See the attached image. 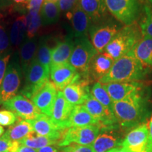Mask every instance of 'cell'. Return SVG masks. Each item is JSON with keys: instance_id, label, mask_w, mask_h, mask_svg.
I'll return each instance as SVG.
<instances>
[{"instance_id": "obj_1", "label": "cell", "mask_w": 152, "mask_h": 152, "mask_svg": "<svg viewBox=\"0 0 152 152\" xmlns=\"http://www.w3.org/2000/svg\"><path fill=\"white\" fill-rule=\"evenodd\" d=\"M150 112L149 96L144 87L125 99L113 102V113L123 129H132L145 123Z\"/></svg>"}, {"instance_id": "obj_2", "label": "cell", "mask_w": 152, "mask_h": 152, "mask_svg": "<svg viewBox=\"0 0 152 152\" xmlns=\"http://www.w3.org/2000/svg\"><path fill=\"white\" fill-rule=\"evenodd\" d=\"M151 70L128 54L115 60L110 71L97 82L100 84L137 82L146 78Z\"/></svg>"}, {"instance_id": "obj_3", "label": "cell", "mask_w": 152, "mask_h": 152, "mask_svg": "<svg viewBox=\"0 0 152 152\" xmlns=\"http://www.w3.org/2000/svg\"><path fill=\"white\" fill-rule=\"evenodd\" d=\"M142 38L141 29L135 23L125 26L105 47V53L114 61L130 53Z\"/></svg>"}, {"instance_id": "obj_4", "label": "cell", "mask_w": 152, "mask_h": 152, "mask_svg": "<svg viewBox=\"0 0 152 152\" xmlns=\"http://www.w3.org/2000/svg\"><path fill=\"white\" fill-rule=\"evenodd\" d=\"M98 54L87 37L75 38L74 47L68 63L83 76L90 80L89 69L92 58Z\"/></svg>"}, {"instance_id": "obj_5", "label": "cell", "mask_w": 152, "mask_h": 152, "mask_svg": "<svg viewBox=\"0 0 152 152\" xmlns=\"http://www.w3.org/2000/svg\"><path fill=\"white\" fill-rule=\"evenodd\" d=\"M25 83L20 93L25 97L31 99L49 81L50 70L35 58L25 73Z\"/></svg>"}, {"instance_id": "obj_6", "label": "cell", "mask_w": 152, "mask_h": 152, "mask_svg": "<svg viewBox=\"0 0 152 152\" xmlns=\"http://www.w3.org/2000/svg\"><path fill=\"white\" fill-rule=\"evenodd\" d=\"M21 66L16 55L7 66L4 79L0 85V105L16 96L23 78Z\"/></svg>"}, {"instance_id": "obj_7", "label": "cell", "mask_w": 152, "mask_h": 152, "mask_svg": "<svg viewBox=\"0 0 152 152\" xmlns=\"http://www.w3.org/2000/svg\"><path fill=\"white\" fill-rule=\"evenodd\" d=\"M106 9L125 26L134 23L140 13L138 0H104Z\"/></svg>"}, {"instance_id": "obj_8", "label": "cell", "mask_w": 152, "mask_h": 152, "mask_svg": "<svg viewBox=\"0 0 152 152\" xmlns=\"http://www.w3.org/2000/svg\"><path fill=\"white\" fill-rule=\"evenodd\" d=\"M101 130L99 125H91L83 127H71L66 129L58 142V147H64L71 144L90 146Z\"/></svg>"}, {"instance_id": "obj_9", "label": "cell", "mask_w": 152, "mask_h": 152, "mask_svg": "<svg viewBox=\"0 0 152 152\" xmlns=\"http://www.w3.org/2000/svg\"><path fill=\"white\" fill-rule=\"evenodd\" d=\"M83 106L99 123L101 129L118 128V122L113 112L99 103L91 94Z\"/></svg>"}, {"instance_id": "obj_10", "label": "cell", "mask_w": 152, "mask_h": 152, "mask_svg": "<svg viewBox=\"0 0 152 152\" xmlns=\"http://www.w3.org/2000/svg\"><path fill=\"white\" fill-rule=\"evenodd\" d=\"M2 107L12 111L17 117L27 121L37 118L42 113L32 101L20 94L16 95L4 102Z\"/></svg>"}, {"instance_id": "obj_11", "label": "cell", "mask_w": 152, "mask_h": 152, "mask_svg": "<svg viewBox=\"0 0 152 152\" xmlns=\"http://www.w3.org/2000/svg\"><path fill=\"white\" fill-rule=\"evenodd\" d=\"M121 30L116 24L106 23L91 26L90 31L91 42L98 53H103L118 32Z\"/></svg>"}, {"instance_id": "obj_12", "label": "cell", "mask_w": 152, "mask_h": 152, "mask_svg": "<svg viewBox=\"0 0 152 152\" xmlns=\"http://www.w3.org/2000/svg\"><path fill=\"white\" fill-rule=\"evenodd\" d=\"M149 136V125L144 123L132 128L124 137L121 147L130 152H145Z\"/></svg>"}, {"instance_id": "obj_13", "label": "cell", "mask_w": 152, "mask_h": 152, "mask_svg": "<svg viewBox=\"0 0 152 152\" xmlns=\"http://www.w3.org/2000/svg\"><path fill=\"white\" fill-rule=\"evenodd\" d=\"M118 128H102L91 147L94 152H108L121 147L124 138L117 132Z\"/></svg>"}, {"instance_id": "obj_14", "label": "cell", "mask_w": 152, "mask_h": 152, "mask_svg": "<svg viewBox=\"0 0 152 152\" xmlns=\"http://www.w3.org/2000/svg\"><path fill=\"white\" fill-rule=\"evenodd\" d=\"M90 81L82 76L71 83L63 90L64 97L72 105H83L91 94L89 87Z\"/></svg>"}, {"instance_id": "obj_15", "label": "cell", "mask_w": 152, "mask_h": 152, "mask_svg": "<svg viewBox=\"0 0 152 152\" xmlns=\"http://www.w3.org/2000/svg\"><path fill=\"white\" fill-rule=\"evenodd\" d=\"M80 77V74L68 62L50 68V78L57 90L60 91Z\"/></svg>"}, {"instance_id": "obj_16", "label": "cell", "mask_w": 152, "mask_h": 152, "mask_svg": "<svg viewBox=\"0 0 152 152\" xmlns=\"http://www.w3.org/2000/svg\"><path fill=\"white\" fill-rule=\"evenodd\" d=\"M57 89L52 82L49 81L31 99L42 113L50 117L57 95Z\"/></svg>"}, {"instance_id": "obj_17", "label": "cell", "mask_w": 152, "mask_h": 152, "mask_svg": "<svg viewBox=\"0 0 152 152\" xmlns=\"http://www.w3.org/2000/svg\"><path fill=\"white\" fill-rule=\"evenodd\" d=\"M74 106L66 99L61 91H58L50 118L61 130L67 129L68 119Z\"/></svg>"}, {"instance_id": "obj_18", "label": "cell", "mask_w": 152, "mask_h": 152, "mask_svg": "<svg viewBox=\"0 0 152 152\" xmlns=\"http://www.w3.org/2000/svg\"><path fill=\"white\" fill-rule=\"evenodd\" d=\"M66 17L72 24L73 36L75 38L87 37L91 28L92 20L80 8L78 4L71 11H68Z\"/></svg>"}, {"instance_id": "obj_19", "label": "cell", "mask_w": 152, "mask_h": 152, "mask_svg": "<svg viewBox=\"0 0 152 152\" xmlns=\"http://www.w3.org/2000/svg\"><path fill=\"white\" fill-rule=\"evenodd\" d=\"M102 85L113 102L125 99L143 88V85L138 82L111 83Z\"/></svg>"}, {"instance_id": "obj_20", "label": "cell", "mask_w": 152, "mask_h": 152, "mask_svg": "<svg viewBox=\"0 0 152 152\" xmlns=\"http://www.w3.org/2000/svg\"><path fill=\"white\" fill-rule=\"evenodd\" d=\"M33 125L34 131L39 135L48 137L60 141L65 130H61L56 126L50 117L41 113L37 118L29 121Z\"/></svg>"}, {"instance_id": "obj_21", "label": "cell", "mask_w": 152, "mask_h": 152, "mask_svg": "<svg viewBox=\"0 0 152 152\" xmlns=\"http://www.w3.org/2000/svg\"><path fill=\"white\" fill-rule=\"evenodd\" d=\"M74 36L69 35L64 40L60 41L52 49L51 66L60 65L68 62L74 47ZM51 68V67H50Z\"/></svg>"}, {"instance_id": "obj_22", "label": "cell", "mask_w": 152, "mask_h": 152, "mask_svg": "<svg viewBox=\"0 0 152 152\" xmlns=\"http://www.w3.org/2000/svg\"><path fill=\"white\" fill-rule=\"evenodd\" d=\"M114 61L113 58L105 53H98L92 58L89 69V77L94 80H98L108 73L113 66Z\"/></svg>"}, {"instance_id": "obj_23", "label": "cell", "mask_w": 152, "mask_h": 152, "mask_svg": "<svg viewBox=\"0 0 152 152\" xmlns=\"http://www.w3.org/2000/svg\"><path fill=\"white\" fill-rule=\"evenodd\" d=\"M144 66L152 69V38L142 36V38L129 53Z\"/></svg>"}, {"instance_id": "obj_24", "label": "cell", "mask_w": 152, "mask_h": 152, "mask_svg": "<svg viewBox=\"0 0 152 152\" xmlns=\"http://www.w3.org/2000/svg\"><path fill=\"white\" fill-rule=\"evenodd\" d=\"M91 125H99V123L85 109L83 105L75 106L67 123V128L83 127Z\"/></svg>"}, {"instance_id": "obj_25", "label": "cell", "mask_w": 152, "mask_h": 152, "mask_svg": "<svg viewBox=\"0 0 152 152\" xmlns=\"http://www.w3.org/2000/svg\"><path fill=\"white\" fill-rule=\"evenodd\" d=\"M37 38L35 37L32 39L26 38L20 48V65L21 66L23 73H26L29 66L35 58L37 50Z\"/></svg>"}, {"instance_id": "obj_26", "label": "cell", "mask_w": 152, "mask_h": 152, "mask_svg": "<svg viewBox=\"0 0 152 152\" xmlns=\"http://www.w3.org/2000/svg\"><path fill=\"white\" fill-rule=\"evenodd\" d=\"M78 4L93 22L100 20L106 14L104 0H79Z\"/></svg>"}, {"instance_id": "obj_27", "label": "cell", "mask_w": 152, "mask_h": 152, "mask_svg": "<svg viewBox=\"0 0 152 152\" xmlns=\"http://www.w3.org/2000/svg\"><path fill=\"white\" fill-rule=\"evenodd\" d=\"M32 133H35V131L30 121L27 120H19L18 123L9 127L3 135L11 141L18 142Z\"/></svg>"}, {"instance_id": "obj_28", "label": "cell", "mask_w": 152, "mask_h": 152, "mask_svg": "<svg viewBox=\"0 0 152 152\" xmlns=\"http://www.w3.org/2000/svg\"><path fill=\"white\" fill-rule=\"evenodd\" d=\"M27 35V20L26 16L22 15L16 18L11 26L9 39L13 46H19L23 42Z\"/></svg>"}, {"instance_id": "obj_29", "label": "cell", "mask_w": 152, "mask_h": 152, "mask_svg": "<svg viewBox=\"0 0 152 152\" xmlns=\"http://www.w3.org/2000/svg\"><path fill=\"white\" fill-rule=\"evenodd\" d=\"M35 133L28 134L25 137L20 141H18L20 145L26 146V147L32 148V149L38 150L41 148L47 147V146H52L58 144L59 141L55 139L48 137L35 134Z\"/></svg>"}, {"instance_id": "obj_30", "label": "cell", "mask_w": 152, "mask_h": 152, "mask_svg": "<svg viewBox=\"0 0 152 152\" xmlns=\"http://www.w3.org/2000/svg\"><path fill=\"white\" fill-rule=\"evenodd\" d=\"M42 26H46L54 24L58 20L60 16V9L57 3L52 1H44L40 10Z\"/></svg>"}, {"instance_id": "obj_31", "label": "cell", "mask_w": 152, "mask_h": 152, "mask_svg": "<svg viewBox=\"0 0 152 152\" xmlns=\"http://www.w3.org/2000/svg\"><path fill=\"white\" fill-rule=\"evenodd\" d=\"M35 58L42 65L50 70L52 62V49L49 47L47 37H42L38 42Z\"/></svg>"}, {"instance_id": "obj_32", "label": "cell", "mask_w": 152, "mask_h": 152, "mask_svg": "<svg viewBox=\"0 0 152 152\" xmlns=\"http://www.w3.org/2000/svg\"><path fill=\"white\" fill-rule=\"evenodd\" d=\"M91 94L104 106L113 112V102L102 84L96 82L91 88Z\"/></svg>"}, {"instance_id": "obj_33", "label": "cell", "mask_w": 152, "mask_h": 152, "mask_svg": "<svg viewBox=\"0 0 152 152\" xmlns=\"http://www.w3.org/2000/svg\"><path fill=\"white\" fill-rule=\"evenodd\" d=\"M40 13V12H39ZM39 12L28 11L26 20H27V35L26 38L32 39L35 37L38 30L41 26V17Z\"/></svg>"}, {"instance_id": "obj_34", "label": "cell", "mask_w": 152, "mask_h": 152, "mask_svg": "<svg viewBox=\"0 0 152 152\" xmlns=\"http://www.w3.org/2000/svg\"><path fill=\"white\" fill-rule=\"evenodd\" d=\"M144 15L140 28L142 36H147L152 38V8L149 6L144 7Z\"/></svg>"}, {"instance_id": "obj_35", "label": "cell", "mask_w": 152, "mask_h": 152, "mask_svg": "<svg viewBox=\"0 0 152 152\" xmlns=\"http://www.w3.org/2000/svg\"><path fill=\"white\" fill-rule=\"evenodd\" d=\"M10 39L4 18L0 14V54L9 50Z\"/></svg>"}, {"instance_id": "obj_36", "label": "cell", "mask_w": 152, "mask_h": 152, "mask_svg": "<svg viewBox=\"0 0 152 152\" xmlns=\"http://www.w3.org/2000/svg\"><path fill=\"white\" fill-rule=\"evenodd\" d=\"M17 120L18 117L12 111L7 109L0 111V125L11 126L15 124Z\"/></svg>"}, {"instance_id": "obj_37", "label": "cell", "mask_w": 152, "mask_h": 152, "mask_svg": "<svg viewBox=\"0 0 152 152\" xmlns=\"http://www.w3.org/2000/svg\"><path fill=\"white\" fill-rule=\"evenodd\" d=\"M20 145L18 142L11 141L4 135L0 137V152H12L18 149Z\"/></svg>"}, {"instance_id": "obj_38", "label": "cell", "mask_w": 152, "mask_h": 152, "mask_svg": "<svg viewBox=\"0 0 152 152\" xmlns=\"http://www.w3.org/2000/svg\"><path fill=\"white\" fill-rule=\"evenodd\" d=\"M11 56V54L10 50H8L7 52L0 54V85L2 83L4 77L6 70H7L9 61H10Z\"/></svg>"}, {"instance_id": "obj_39", "label": "cell", "mask_w": 152, "mask_h": 152, "mask_svg": "<svg viewBox=\"0 0 152 152\" xmlns=\"http://www.w3.org/2000/svg\"><path fill=\"white\" fill-rule=\"evenodd\" d=\"M60 152H94L91 146L71 144L61 148Z\"/></svg>"}, {"instance_id": "obj_40", "label": "cell", "mask_w": 152, "mask_h": 152, "mask_svg": "<svg viewBox=\"0 0 152 152\" xmlns=\"http://www.w3.org/2000/svg\"><path fill=\"white\" fill-rule=\"evenodd\" d=\"M79 0H58L57 4L60 11H70L75 8L78 4Z\"/></svg>"}, {"instance_id": "obj_41", "label": "cell", "mask_w": 152, "mask_h": 152, "mask_svg": "<svg viewBox=\"0 0 152 152\" xmlns=\"http://www.w3.org/2000/svg\"><path fill=\"white\" fill-rule=\"evenodd\" d=\"M45 0H30L27 6L28 11H35V12H40L42 6Z\"/></svg>"}, {"instance_id": "obj_42", "label": "cell", "mask_w": 152, "mask_h": 152, "mask_svg": "<svg viewBox=\"0 0 152 152\" xmlns=\"http://www.w3.org/2000/svg\"><path fill=\"white\" fill-rule=\"evenodd\" d=\"M30 0H12V5L14 6L15 10L18 11H24L27 10L28 4Z\"/></svg>"}, {"instance_id": "obj_43", "label": "cell", "mask_w": 152, "mask_h": 152, "mask_svg": "<svg viewBox=\"0 0 152 152\" xmlns=\"http://www.w3.org/2000/svg\"><path fill=\"white\" fill-rule=\"evenodd\" d=\"M148 125H149V136H148L145 152H152V116L149 122L148 123Z\"/></svg>"}, {"instance_id": "obj_44", "label": "cell", "mask_w": 152, "mask_h": 152, "mask_svg": "<svg viewBox=\"0 0 152 152\" xmlns=\"http://www.w3.org/2000/svg\"><path fill=\"white\" fill-rule=\"evenodd\" d=\"M37 152H59L58 149L54 146H47L37 150Z\"/></svg>"}, {"instance_id": "obj_45", "label": "cell", "mask_w": 152, "mask_h": 152, "mask_svg": "<svg viewBox=\"0 0 152 152\" xmlns=\"http://www.w3.org/2000/svg\"><path fill=\"white\" fill-rule=\"evenodd\" d=\"M12 152H37V150L23 145H20V147L18 149Z\"/></svg>"}, {"instance_id": "obj_46", "label": "cell", "mask_w": 152, "mask_h": 152, "mask_svg": "<svg viewBox=\"0 0 152 152\" xmlns=\"http://www.w3.org/2000/svg\"><path fill=\"white\" fill-rule=\"evenodd\" d=\"M12 5V0H0V10L8 8Z\"/></svg>"}, {"instance_id": "obj_47", "label": "cell", "mask_w": 152, "mask_h": 152, "mask_svg": "<svg viewBox=\"0 0 152 152\" xmlns=\"http://www.w3.org/2000/svg\"><path fill=\"white\" fill-rule=\"evenodd\" d=\"M108 152H130V151H128V150L125 149V148H123L122 147H120L115 148V149L110 150V151H109Z\"/></svg>"}, {"instance_id": "obj_48", "label": "cell", "mask_w": 152, "mask_h": 152, "mask_svg": "<svg viewBox=\"0 0 152 152\" xmlns=\"http://www.w3.org/2000/svg\"><path fill=\"white\" fill-rule=\"evenodd\" d=\"M4 133V129L1 125H0V137L3 135Z\"/></svg>"}, {"instance_id": "obj_49", "label": "cell", "mask_w": 152, "mask_h": 152, "mask_svg": "<svg viewBox=\"0 0 152 152\" xmlns=\"http://www.w3.org/2000/svg\"><path fill=\"white\" fill-rule=\"evenodd\" d=\"M46 1H52V2L57 3L58 1V0H46Z\"/></svg>"}, {"instance_id": "obj_50", "label": "cell", "mask_w": 152, "mask_h": 152, "mask_svg": "<svg viewBox=\"0 0 152 152\" xmlns=\"http://www.w3.org/2000/svg\"><path fill=\"white\" fill-rule=\"evenodd\" d=\"M149 1H151V2L152 3V0H149Z\"/></svg>"}]
</instances>
